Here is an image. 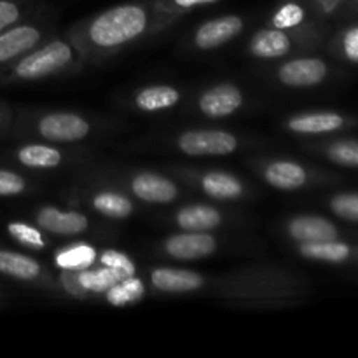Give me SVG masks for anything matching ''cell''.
Listing matches in <instances>:
<instances>
[{
	"mask_svg": "<svg viewBox=\"0 0 358 358\" xmlns=\"http://www.w3.org/2000/svg\"><path fill=\"white\" fill-rule=\"evenodd\" d=\"M150 24L149 10L142 3H122L94 16L86 28V38L98 51H117L136 41Z\"/></svg>",
	"mask_w": 358,
	"mask_h": 358,
	"instance_id": "1",
	"label": "cell"
},
{
	"mask_svg": "<svg viewBox=\"0 0 358 358\" xmlns=\"http://www.w3.org/2000/svg\"><path fill=\"white\" fill-rule=\"evenodd\" d=\"M73 59V48L65 41H51L38 49H31L14 65V77L21 80H38L69 66Z\"/></svg>",
	"mask_w": 358,
	"mask_h": 358,
	"instance_id": "2",
	"label": "cell"
},
{
	"mask_svg": "<svg viewBox=\"0 0 358 358\" xmlns=\"http://www.w3.org/2000/svg\"><path fill=\"white\" fill-rule=\"evenodd\" d=\"M177 147L187 156H227L238 149V138L224 129H192L178 136Z\"/></svg>",
	"mask_w": 358,
	"mask_h": 358,
	"instance_id": "3",
	"label": "cell"
},
{
	"mask_svg": "<svg viewBox=\"0 0 358 358\" xmlns=\"http://www.w3.org/2000/svg\"><path fill=\"white\" fill-rule=\"evenodd\" d=\"M37 131L49 142L70 143L90 135L91 124L79 114L72 112H52L38 121Z\"/></svg>",
	"mask_w": 358,
	"mask_h": 358,
	"instance_id": "4",
	"label": "cell"
},
{
	"mask_svg": "<svg viewBox=\"0 0 358 358\" xmlns=\"http://www.w3.org/2000/svg\"><path fill=\"white\" fill-rule=\"evenodd\" d=\"M217 250V240L206 231H187L173 234L164 241V252L178 261H198Z\"/></svg>",
	"mask_w": 358,
	"mask_h": 358,
	"instance_id": "5",
	"label": "cell"
},
{
	"mask_svg": "<svg viewBox=\"0 0 358 358\" xmlns=\"http://www.w3.org/2000/svg\"><path fill=\"white\" fill-rule=\"evenodd\" d=\"M243 27V17L234 16V14H227V16L208 20L196 30L194 44L196 48L203 49V51L220 48V45H224L226 42L233 41L236 35H240Z\"/></svg>",
	"mask_w": 358,
	"mask_h": 358,
	"instance_id": "6",
	"label": "cell"
},
{
	"mask_svg": "<svg viewBox=\"0 0 358 358\" xmlns=\"http://www.w3.org/2000/svg\"><path fill=\"white\" fill-rule=\"evenodd\" d=\"M327 63L320 58H297L278 69L280 83L289 87H311L327 77Z\"/></svg>",
	"mask_w": 358,
	"mask_h": 358,
	"instance_id": "7",
	"label": "cell"
},
{
	"mask_svg": "<svg viewBox=\"0 0 358 358\" xmlns=\"http://www.w3.org/2000/svg\"><path fill=\"white\" fill-rule=\"evenodd\" d=\"M198 105L206 117H227L240 110L243 105V93L234 84H217L199 96Z\"/></svg>",
	"mask_w": 358,
	"mask_h": 358,
	"instance_id": "8",
	"label": "cell"
},
{
	"mask_svg": "<svg viewBox=\"0 0 358 358\" xmlns=\"http://www.w3.org/2000/svg\"><path fill=\"white\" fill-rule=\"evenodd\" d=\"M42 34L31 24H13L0 31V65L21 58L41 42Z\"/></svg>",
	"mask_w": 358,
	"mask_h": 358,
	"instance_id": "9",
	"label": "cell"
},
{
	"mask_svg": "<svg viewBox=\"0 0 358 358\" xmlns=\"http://www.w3.org/2000/svg\"><path fill=\"white\" fill-rule=\"evenodd\" d=\"M37 224L44 231L58 236H76L90 227V220L80 212H62L55 206H42L37 212Z\"/></svg>",
	"mask_w": 358,
	"mask_h": 358,
	"instance_id": "10",
	"label": "cell"
},
{
	"mask_svg": "<svg viewBox=\"0 0 358 358\" xmlns=\"http://www.w3.org/2000/svg\"><path fill=\"white\" fill-rule=\"evenodd\" d=\"M131 191L136 198L147 203H159L166 205L177 199L178 187L166 177H161L157 173H138L131 180Z\"/></svg>",
	"mask_w": 358,
	"mask_h": 358,
	"instance_id": "11",
	"label": "cell"
},
{
	"mask_svg": "<svg viewBox=\"0 0 358 358\" xmlns=\"http://www.w3.org/2000/svg\"><path fill=\"white\" fill-rule=\"evenodd\" d=\"M150 282L161 292L171 294L196 292L205 285V278L198 271L177 268H156L150 273Z\"/></svg>",
	"mask_w": 358,
	"mask_h": 358,
	"instance_id": "12",
	"label": "cell"
},
{
	"mask_svg": "<svg viewBox=\"0 0 358 358\" xmlns=\"http://www.w3.org/2000/svg\"><path fill=\"white\" fill-rule=\"evenodd\" d=\"M289 236L299 243H313V241L338 240V227L318 215H299L292 219L287 226Z\"/></svg>",
	"mask_w": 358,
	"mask_h": 358,
	"instance_id": "13",
	"label": "cell"
},
{
	"mask_svg": "<svg viewBox=\"0 0 358 358\" xmlns=\"http://www.w3.org/2000/svg\"><path fill=\"white\" fill-rule=\"evenodd\" d=\"M345 119L336 112H306L287 121V128L297 135H322L343 128Z\"/></svg>",
	"mask_w": 358,
	"mask_h": 358,
	"instance_id": "14",
	"label": "cell"
},
{
	"mask_svg": "<svg viewBox=\"0 0 358 358\" xmlns=\"http://www.w3.org/2000/svg\"><path fill=\"white\" fill-rule=\"evenodd\" d=\"M250 52L255 58L275 59L289 55L292 49V41L285 30L278 28H264L259 30L250 41Z\"/></svg>",
	"mask_w": 358,
	"mask_h": 358,
	"instance_id": "15",
	"label": "cell"
},
{
	"mask_svg": "<svg viewBox=\"0 0 358 358\" xmlns=\"http://www.w3.org/2000/svg\"><path fill=\"white\" fill-rule=\"evenodd\" d=\"M175 222L184 231H212L222 224V215L213 206L196 203L182 206L177 212Z\"/></svg>",
	"mask_w": 358,
	"mask_h": 358,
	"instance_id": "16",
	"label": "cell"
},
{
	"mask_svg": "<svg viewBox=\"0 0 358 358\" xmlns=\"http://www.w3.org/2000/svg\"><path fill=\"white\" fill-rule=\"evenodd\" d=\"M264 178L269 185L282 191H296L308 180V173L296 161H273L266 166Z\"/></svg>",
	"mask_w": 358,
	"mask_h": 358,
	"instance_id": "17",
	"label": "cell"
},
{
	"mask_svg": "<svg viewBox=\"0 0 358 358\" xmlns=\"http://www.w3.org/2000/svg\"><path fill=\"white\" fill-rule=\"evenodd\" d=\"M182 94L177 87L166 84L142 87L135 94V107L143 112H161L175 107L180 101Z\"/></svg>",
	"mask_w": 358,
	"mask_h": 358,
	"instance_id": "18",
	"label": "cell"
},
{
	"mask_svg": "<svg viewBox=\"0 0 358 358\" xmlns=\"http://www.w3.org/2000/svg\"><path fill=\"white\" fill-rule=\"evenodd\" d=\"M0 273L10 278L31 282L41 276L42 268L35 259L10 250H0Z\"/></svg>",
	"mask_w": 358,
	"mask_h": 358,
	"instance_id": "19",
	"label": "cell"
},
{
	"mask_svg": "<svg viewBox=\"0 0 358 358\" xmlns=\"http://www.w3.org/2000/svg\"><path fill=\"white\" fill-rule=\"evenodd\" d=\"M201 187L208 196L215 199H238L243 194V184L240 178L224 171H210L201 177Z\"/></svg>",
	"mask_w": 358,
	"mask_h": 358,
	"instance_id": "20",
	"label": "cell"
},
{
	"mask_svg": "<svg viewBox=\"0 0 358 358\" xmlns=\"http://www.w3.org/2000/svg\"><path fill=\"white\" fill-rule=\"evenodd\" d=\"M299 254L303 257L311 259V261H324V262H345L352 255V250L346 243L338 240L329 241H313V243H301Z\"/></svg>",
	"mask_w": 358,
	"mask_h": 358,
	"instance_id": "21",
	"label": "cell"
},
{
	"mask_svg": "<svg viewBox=\"0 0 358 358\" xmlns=\"http://www.w3.org/2000/svg\"><path fill=\"white\" fill-rule=\"evenodd\" d=\"M17 161L23 166L38 168V170H49L62 164L63 156L58 149L49 145H41V143H30L23 145L17 150Z\"/></svg>",
	"mask_w": 358,
	"mask_h": 358,
	"instance_id": "22",
	"label": "cell"
},
{
	"mask_svg": "<svg viewBox=\"0 0 358 358\" xmlns=\"http://www.w3.org/2000/svg\"><path fill=\"white\" fill-rule=\"evenodd\" d=\"M122 276L121 273L115 271V269L107 268H98V269H83V271H77V282H79L80 289L84 292H94V294H101L107 292L112 285H115L117 282H121Z\"/></svg>",
	"mask_w": 358,
	"mask_h": 358,
	"instance_id": "23",
	"label": "cell"
},
{
	"mask_svg": "<svg viewBox=\"0 0 358 358\" xmlns=\"http://www.w3.org/2000/svg\"><path fill=\"white\" fill-rule=\"evenodd\" d=\"M96 259V250L87 243L70 245L65 250L56 254V266L63 271H83L91 268Z\"/></svg>",
	"mask_w": 358,
	"mask_h": 358,
	"instance_id": "24",
	"label": "cell"
},
{
	"mask_svg": "<svg viewBox=\"0 0 358 358\" xmlns=\"http://www.w3.org/2000/svg\"><path fill=\"white\" fill-rule=\"evenodd\" d=\"M93 208L110 219H126L133 213V203L124 194L101 191L93 198Z\"/></svg>",
	"mask_w": 358,
	"mask_h": 358,
	"instance_id": "25",
	"label": "cell"
},
{
	"mask_svg": "<svg viewBox=\"0 0 358 358\" xmlns=\"http://www.w3.org/2000/svg\"><path fill=\"white\" fill-rule=\"evenodd\" d=\"M143 294H145V285H143L142 280L133 275L126 276L121 282L112 285L105 292V296H107V301L112 306H126V304L138 303Z\"/></svg>",
	"mask_w": 358,
	"mask_h": 358,
	"instance_id": "26",
	"label": "cell"
},
{
	"mask_svg": "<svg viewBox=\"0 0 358 358\" xmlns=\"http://www.w3.org/2000/svg\"><path fill=\"white\" fill-rule=\"evenodd\" d=\"M306 20V10L297 2H285L276 9L271 16V27L278 30H290V28L299 27Z\"/></svg>",
	"mask_w": 358,
	"mask_h": 358,
	"instance_id": "27",
	"label": "cell"
},
{
	"mask_svg": "<svg viewBox=\"0 0 358 358\" xmlns=\"http://www.w3.org/2000/svg\"><path fill=\"white\" fill-rule=\"evenodd\" d=\"M7 231H9L10 236L14 238L16 241H20L21 245H27L30 248H42L45 247V241L44 236H42L41 231L37 227L30 226V224H24V222H10L7 226Z\"/></svg>",
	"mask_w": 358,
	"mask_h": 358,
	"instance_id": "28",
	"label": "cell"
},
{
	"mask_svg": "<svg viewBox=\"0 0 358 358\" xmlns=\"http://www.w3.org/2000/svg\"><path fill=\"white\" fill-rule=\"evenodd\" d=\"M327 156L334 163L343 166L358 168V142L355 140H341V142L332 143L327 149Z\"/></svg>",
	"mask_w": 358,
	"mask_h": 358,
	"instance_id": "29",
	"label": "cell"
},
{
	"mask_svg": "<svg viewBox=\"0 0 358 358\" xmlns=\"http://www.w3.org/2000/svg\"><path fill=\"white\" fill-rule=\"evenodd\" d=\"M331 208L341 219L358 222V192H343L331 199Z\"/></svg>",
	"mask_w": 358,
	"mask_h": 358,
	"instance_id": "30",
	"label": "cell"
},
{
	"mask_svg": "<svg viewBox=\"0 0 358 358\" xmlns=\"http://www.w3.org/2000/svg\"><path fill=\"white\" fill-rule=\"evenodd\" d=\"M100 262L107 268L115 269V271L121 273L122 276H133L136 275V266L131 259L128 257L122 252L114 250V248H108V250H103L100 255Z\"/></svg>",
	"mask_w": 358,
	"mask_h": 358,
	"instance_id": "31",
	"label": "cell"
},
{
	"mask_svg": "<svg viewBox=\"0 0 358 358\" xmlns=\"http://www.w3.org/2000/svg\"><path fill=\"white\" fill-rule=\"evenodd\" d=\"M27 189V182L20 173L0 170V196H16Z\"/></svg>",
	"mask_w": 358,
	"mask_h": 358,
	"instance_id": "32",
	"label": "cell"
},
{
	"mask_svg": "<svg viewBox=\"0 0 358 358\" xmlns=\"http://www.w3.org/2000/svg\"><path fill=\"white\" fill-rule=\"evenodd\" d=\"M21 17L20 3L14 0H0V31L13 27Z\"/></svg>",
	"mask_w": 358,
	"mask_h": 358,
	"instance_id": "33",
	"label": "cell"
},
{
	"mask_svg": "<svg viewBox=\"0 0 358 358\" xmlns=\"http://www.w3.org/2000/svg\"><path fill=\"white\" fill-rule=\"evenodd\" d=\"M343 51L350 62L358 63V24L348 28L343 35Z\"/></svg>",
	"mask_w": 358,
	"mask_h": 358,
	"instance_id": "34",
	"label": "cell"
},
{
	"mask_svg": "<svg viewBox=\"0 0 358 358\" xmlns=\"http://www.w3.org/2000/svg\"><path fill=\"white\" fill-rule=\"evenodd\" d=\"M219 0H166L164 6L171 10H189L196 9V7L208 6V3H215Z\"/></svg>",
	"mask_w": 358,
	"mask_h": 358,
	"instance_id": "35",
	"label": "cell"
},
{
	"mask_svg": "<svg viewBox=\"0 0 358 358\" xmlns=\"http://www.w3.org/2000/svg\"><path fill=\"white\" fill-rule=\"evenodd\" d=\"M59 280H62L65 290H69L72 296L83 297L84 294H86L83 289H80L79 282H77V271H63L62 278H59Z\"/></svg>",
	"mask_w": 358,
	"mask_h": 358,
	"instance_id": "36",
	"label": "cell"
},
{
	"mask_svg": "<svg viewBox=\"0 0 358 358\" xmlns=\"http://www.w3.org/2000/svg\"><path fill=\"white\" fill-rule=\"evenodd\" d=\"M0 122H2V114H0Z\"/></svg>",
	"mask_w": 358,
	"mask_h": 358,
	"instance_id": "37",
	"label": "cell"
}]
</instances>
